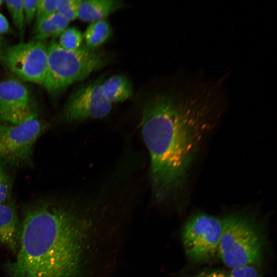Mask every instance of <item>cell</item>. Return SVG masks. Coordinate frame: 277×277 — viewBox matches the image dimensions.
Masks as SVG:
<instances>
[{
	"label": "cell",
	"instance_id": "16",
	"mask_svg": "<svg viewBox=\"0 0 277 277\" xmlns=\"http://www.w3.org/2000/svg\"><path fill=\"white\" fill-rule=\"evenodd\" d=\"M59 45L68 50H76L82 47L83 36L75 27L66 29L60 36Z\"/></svg>",
	"mask_w": 277,
	"mask_h": 277
},
{
	"label": "cell",
	"instance_id": "7",
	"mask_svg": "<svg viewBox=\"0 0 277 277\" xmlns=\"http://www.w3.org/2000/svg\"><path fill=\"white\" fill-rule=\"evenodd\" d=\"M1 58L18 80L43 85L47 67V45L44 41L14 45L3 51Z\"/></svg>",
	"mask_w": 277,
	"mask_h": 277
},
{
	"label": "cell",
	"instance_id": "8",
	"mask_svg": "<svg viewBox=\"0 0 277 277\" xmlns=\"http://www.w3.org/2000/svg\"><path fill=\"white\" fill-rule=\"evenodd\" d=\"M103 81L99 77L77 86L66 102L61 120L65 123L73 124L107 116L111 110L112 104L102 94Z\"/></svg>",
	"mask_w": 277,
	"mask_h": 277
},
{
	"label": "cell",
	"instance_id": "6",
	"mask_svg": "<svg viewBox=\"0 0 277 277\" xmlns=\"http://www.w3.org/2000/svg\"><path fill=\"white\" fill-rule=\"evenodd\" d=\"M222 232L221 219L203 213L193 215L182 230V242L187 256L196 262L211 259L217 252Z\"/></svg>",
	"mask_w": 277,
	"mask_h": 277
},
{
	"label": "cell",
	"instance_id": "21",
	"mask_svg": "<svg viewBox=\"0 0 277 277\" xmlns=\"http://www.w3.org/2000/svg\"><path fill=\"white\" fill-rule=\"evenodd\" d=\"M38 2V0H23L26 24H30L36 17Z\"/></svg>",
	"mask_w": 277,
	"mask_h": 277
},
{
	"label": "cell",
	"instance_id": "10",
	"mask_svg": "<svg viewBox=\"0 0 277 277\" xmlns=\"http://www.w3.org/2000/svg\"><path fill=\"white\" fill-rule=\"evenodd\" d=\"M21 229L14 202L10 200L0 204V243L15 254L19 246Z\"/></svg>",
	"mask_w": 277,
	"mask_h": 277
},
{
	"label": "cell",
	"instance_id": "15",
	"mask_svg": "<svg viewBox=\"0 0 277 277\" xmlns=\"http://www.w3.org/2000/svg\"><path fill=\"white\" fill-rule=\"evenodd\" d=\"M4 2L10 14L13 24L21 36H23L26 25L23 0H6Z\"/></svg>",
	"mask_w": 277,
	"mask_h": 277
},
{
	"label": "cell",
	"instance_id": "2",
	"mask_svg": "<svg viewBox=\"0 0 277 277\" xmlns=\"http://www.w3.org/2000/svg\"><path fill=\"white\" fill-rule=\"evenodd\" d=\"M225 94L220 80L183 76L176 88L159 92L145 103L142 134L157 202L166 201L183 189Z\"/></svg>",
	"mask_w": 277,
	"mask_h": 277
},
{
	"label": "cell",
	"instance_id": "24",
	"mask_svg": "<svg viewBox=\"0 0 277 277\" xmlns=\"http://www.w3.org/2000/svg\"><path fill=\"white\" fill-rule=\"evenodd\" d=\"M3 3H4L3 1L0 0V6L3 4Z\"/></svg>",
	"mask_w": 277,
	"mask_h": 277
},
{
	"label": "cell",
	"instance_id": "4",
	"mask_svg": "<svg viewBox=\"0 0 277 277\" xmlns=\"http://www.w3.org/2000/svg\"><path fill=\"white\" fill-rule=\"evenodd\" d=\"M107 62L104 54L94 49L86 46L68 50L53 40L47 45V72L43 86L51 95L56 96L103 68Z\"/></svg>",
	"mask_w": 277,
	"mask_h": 277
},
{
	"label": "cell",
	"instance_id": "20",
	"mask_svg": "<svg viewBox=\"0 0 277 277\" xmlns=\"http://www.w3.org/2000/svg\"><path fill=\"white\" fill-rule=\"evenodd\" d=\"M227 277H261L254 266L247 265L232 268Z\"/></svg>",
	"mask_w": 277,
	"mask_h": 277
},
{
	"label": "cell",
	"instance_id": "23",
	"mask_svg": "<svg viewBox=\"0 0 277 277\" xmlns=\"http://www.w3.org/2000/svg\"><path fill=\"white\" fill-rule=\"evenodd\" d=\"M192 277H225L224 274L217 271H206Z\"/></svg>",
	"mask_w": 277,
	"mask_h": 277
},
{
	"label": "cell",
	"instance_id": "3",
	"mask_svg": "<svg viewBox=\"0 0 277 277\" xmlns=\"http://www.w3.org/2000/svg\"><path fill=\"white\" fill-rule=\"evenodd\" d=\"M222 221L217 252L223 263L232 268L259 265L263 258L265 238L257 221L244 213L229 214Z\"/></svg>",
	"mask_w": 277,
	"mask_h": 277
},
{
	"label": "cell",
	"instance_id": "5",
	"mask_svg": "<svg viewBox=\"0 0 277 277\" xmlns=\"http://www.w3.org/2000/svg\"><path fill=\"white\" fill-rule=\"evenodd\" d=\"M48 128L37 116L17 124L0 123V161L7 166L31 165L35 143Z\"/></svg>",
	"mask_w": 277,
	"mask_h": 277
},
{
	"label": "cell",
	"instance_id": "17",
	"mask_svg": "<svg viewBox=\"0 0 277 277\" xmlns=\"http://www.w3.org/2000/svg\"><path fill=\"white\" fill-rule=\"evenodd\" d=\"M13 180L7 169V165L0 161V204L11 200Z\"/></svg>",
	"mask_w": 277,
	"mask_h": 277
},
{
	"label": "cell",
	"instance_id": "11",
	"mask_svg": "<svg viewBox=\"0 0 277 277\" xmlns=\"http://www.w3.org/2000/svg\"><path fill=\"white\" fill-rule=\"evenodd\" d=\"M123 6V2L118 0H82L77 18L92 23L103 20Z\"/></svg>",
	"mask_w": 277,
	"mask_h": 277
},
{
	"label": "cell",
	"instance_id": "19",
	"mask_svg": "<svg viewBox=\"0 0 277 277\" xmlns=\"http://www.w3.org/2000/svg\"><path fill=\"white\" fill-rule=\"evenodd\" d=\"M58 0H38L37 5L36 23L56 12Z\"/></svg>",
	"mask_w": 277,
	"mask_h": 277
},
{
	"label": "cell",
	"instance_id": "14",
	"mask_svg": "<svg viewBox=\"0 0 277 277\" xmlns=\"http://www.w3.org/2000/svg\"><path fill=\"white\" fill-rule=\"evenodd\" d=\"M111 33V27L106 19L92 22L84 33L86 46L92 49L100 46L109 39Z\"/></svg>",
	"mask_w": 277,
	"mask_h": 277
},
{
	"label": "cell",
	"instance_id": "13",
	"mask_svg": "<svg viewBox=\"0 0 277 277\" xmlns=\"http://www.w3.org/2000/svg\"><path fill=\"white\" fill-rule=\"evenodd\" d=\"M69 21L55 12L35 23V40L44 41L49 38L60 36L67 28Z\"/></svg>",
	"mask_w": 277,
	"mask_h": 277
},
{
	"label": "cell",
	"instance_id": "1",
	"mask_svg": "<svg viewBox=\"0 0 277 277\" xmlns=\"http://www.w3.org/2000/svg\"><path fill=\"white\" fill-rule=\"evenodd\" d=\"M97 202L48 200L28 207L9 277H116L129 219Z\"/></svg>",
	"mask_w": 277,
	"mask_h": 277
},
{
	"label": "cell",
	"instance_id": "22",
	"mask_svg": "<svg viewBox=\"0 0 277 277\" xmlns=\"http://www.w3.org/2000/svg\"><path fill=\"white\" fill-rule=\"evenodd\" d=\"M10 30L9 23L6 17L0 13V35L7 33Z\"/></svg>",
	"mask_w": 277,
	"mask_h": 277
},
{
	"label": "cell",
	"instance_id": "12",
	"mask_svg": "<svg viewBox=\"0 0 277 277\" xmlns=\"http://www.w3.org/2000/svg\"><path fill=\"white\" fill-rule=\"evenodd\" d=\"M102 94L110 103L123 102L130 98L133 94L132 84L125 75H114L103 81Z\"/></svg>",
	"mask_w": 277,
	"mask_h": 277
},
{
	"label": "cell",
	"instance_id": "18",
	"mask_svg": "<svg viewBox=\"0 0 277 277\" xmlns=\"http://www.w3.org/2000/svg\"><path fill=\"white\" fill-rule=\"evenodd\" d=\"M82 0H58L56 12L68 21L77 18L79 6Z\"/></svg>",
	"mask_w": 277,
	"mask_h": 277
},
{
	"label": "cell",
	"instance_id": "9",
	"mask_svg": "<svg viewBox=\"0 0 277 277\" xmlns=\"http://www.w3.org/2000/svg\"><path fill=\"white\" fill-rule=\"evenodd\" d=\"M37 116L28 89L19 80L0 82V120L17 124Z\"/></svg>",
	"mask_w": 277,
	"mask_h": 277
}]
</instances>
